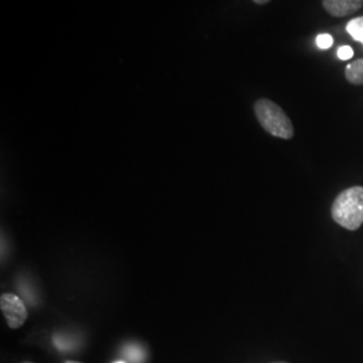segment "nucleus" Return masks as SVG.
Returning a JSON list of instances; mask_svg holds the SVG:
<instances>
[{
    "label": "nucleus",
    "mask_w": 363,
    "mask_h": 363,
    "mask_svg": "<svg viewBox=\"0 0 363 363\" xmlns=\"http://www.w3.org/2000/svg\"><path fill=\"white\" fill-rule=\"evenodd\" d=\"M54 345L58 350L67 351L72 349V339L64 337V335H55L54 337Z\"/></svg>",
    "instance_id": "nucleus-8"
},
{
    "label": "nucleus",
    "mask_w": 363,
    "mask_h": 363,
    "mask_svg": "<svg viewBox=\"0 0 363 363\" xmlns=\"http://www.w3.org/2000/svg\"><path fill=\"white\" fill-rule=\"evenodd\" d=\"M331 217L347 230H358L363 223V187L352 186L343 190L333 202Z\"/></svg>",
    "instance_id": "nucleus-1"
},
{
    "label": "nucleus",
    "mask_w": 363,
    "mask_h": 363,
    "mask_svg": "<svg viewBox=\"0 0 363 363\" xmlns=\"http://www.w3.org/2000/svg\"><path fill=\"white\" fill-rule=\"evenodd\" d=\"M346 30L352 38L355 39L357 42H361L363 45V16L351 19L346 26Z\"/></svg>",
    "instance_id": "nucleus-7"
},
{
    "label": "nucleus",
    "mask_w": 363,
    "mask_h": 363,
    "mask_svg": "<svg viewBox=\"0 0 363 363\" xmlns=\"http://www.w3.org/2000/svg\"><path fill=\"white\" fill-rule=\"evenodd\" d=\"M123 355L125 357V359L130 363H144L145 361V350L140 345L136 343H130L125 345L123 349Z\"/></svg>",
    "instance_id": "nucleus-6"
},
{
    "label": "nucleus",
    "mask_w": 363,
    "mask_h": 363,
    "mask_svg": "<svg viewBox=\"0 0 363 363\" xmlns=\"http://www.w3.org/2000/svg\"><path fill=\"white\" fill-rule=\"evenodd\" d=\"M316 45L319 49L322 50H327L334 45V38L330 34H320L316 37Z\"/></svg>",
    "instance_id": "nucleus-9"
},
{
    "label": "nucleus",
    "mask_w": 363,
    "mask_h": 363,
    "mask_svg": "<svg viewBox=\"0 0 363 363\" xmlns=\"http://www.w3.org/2000/svg\"><path fill=\"white\" fill-rule=\"evenodd\" d=\"M253 1H255L256 4H261V6H262V4H267V3H269L271 0H253Z\"/></svg>",
    "instance_id": "nucleus-11"
},
{
    "label": "nucleus",
    "mask_w": 363,
    "mask_h": 363,
    "mask_svg": "<svg viewBox=\"0 0 363 363\" xmlns=\"http://www.w3.org/2000/svg\"><path fill=\"white\" fill-rule=\"evenodd\" d=\"M354 55V50L351 46H342L337 49V57L342 60V61H349L352 58Z\"/></svg>",
    "instance_id": "nucleus-10"
},
{
    "label": "nucleus",
    "mask_w": 363,
    "mask_h": 363,
    "mask_svg": "<svg viewBox=\"0 0 363 363\" xmlns=\"http://www.w3.org/2000/svg\"><path fill=\"white\" fill-rule=\"evenodd\" d=\"M363 7V0H323V9L331 16L345 18Z\"/></svg>",
    "instance_id": "nucleus-4"
},
{
    "label": "nucleus",
    "mask_w": 363,
    "mask_h": 363,
    "mask_svg": "<svg viewBox=\"0 0 363 363\" xmlns=\"http://www.w3.org/2000/svg\"><path fill=\"white\" fill-rule=\"evenodd\" d=\"M345 76L352 85H363V58L349 64Z\"/></svg>",
    "instance_id": "nucleus-5"
},
{
    "label": "nucleus",
    "mask_w": 363,
    "mask_h": 363,
    "mask_svg": "<svg viewBox=\"0 0 363 363\" xmlns=\"http://www.w3.org/2000/svg\"><path fill=\"white\" fill-rule=\"evenodd\" d=\"M255 113L259 125L274 138L289 140L294 138V124L286 112L271 100L259 99L255 103Z\"/></svg>",
    "instance_id": "nucleus-2"
},
{
    "label": "nucleus",
    "mask_w": 363,
    "mask_h": 363,
    "mask_svg": "<svg viewBox=\"0 0 363 363\" xmlns=\"http://www.w3.org/2000/svg\"><path fill=\"white\" fill-rule=\"evenodd\" d=\"M0 308L10 328L16 330L25 325L28 313L23 300L18 295L3 294L0 298Z\"/></svg>",
    "instance_id": "nucleus-3"
},
{
    "label": "nucleus",
    "mask_w": 363,
    "mask_h": 363,
    "mask_svg": "<svg viewBox=\"0 0 363 363\" xmlns=\"http://www.w3.org/2000/svg\"><path fill=\"white\" fill-rule=\"evenodd\" d=\"M274 363H286V362H274Z\"/></svg>",
    "instance_id": "nucleus-14"
},
{
    "label": "nucleus",
    "mask_w": 363,
    "mask_h": 363,
    "mask_svg": "<svg viewBox=\"0 0 363 363\" xmlns=\"http://www.w3.org/2000/svg\"><path fill=\"white\" fill-rule=\"evenodd\" d=\"M65 363H78V362H72V361H69V362H65Z\"/></svg>",
    "instance_id": "nucleus-13"
},
{
    "label": "nucleus",
    "mask_w": 363,
    "mask_h": 363,
    "mask_svg": "<svg viewBox=\"0 0 363 363\" xmlns=\"http://www.w3.org/2000/svg\"><path fill=\"white\" fill-rule=\"evenodd\" d=\"M26 363H30V362H26Z\"/></svg>",
    "instance_id": "nucleus-15"
},
{
    "label": "nucleus",
    "mask_w": 363,
    "mask_h": 363,
    "mask_svg": "<svg viewBox=\"0 0 363 363\" xmlns=\"http://www.w3.org/2000/svg\"><path fill=\"white\" fill-rule=\"evenodd\" d=\"M115 363H127V362H124V361H117V362H115Z\"/></svg>",
    "instance_id": "nucleus-12"
}]
</instances>
